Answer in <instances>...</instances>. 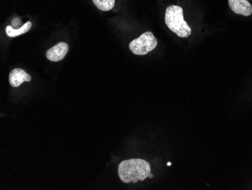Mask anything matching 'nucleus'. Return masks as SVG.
Segmentation results:
<instances>
[{"label": "nucleus", "instance_id": "1", "mask_svg": "<svg viewBox=\"0 0 252 190\" xmlns=\"http://www.w3.org/2000/svg\"><path fill=\"white\" fill-rule=\"evenodd\" d=\"M151 173L150 163L141 158L125 160L119 164V177L125 184L144 181Z\"/></svg>", "mask_w": 252, "mask_h": 190}, {"label": "nucleus", "instance_id": "2", "mask_svg": "<svg viewBox=\"0 0 252 190\" xmlns=\"http://www.w3.org/2000/svg\"><path fill=\"white\" fill-rule=\"evenodd\" d=\"M165 22L170 31L179 38H187L192 34V29L184 18V11L181 6L169 5L165 11Z\"/></svg>", "mask_w": 252, "mask_h": 190}, {"label": "nucleus", "instance_id": "3", "mask_svg": "<svg viewBox=\"0 0 252 190\" xmlns=\"http://www.w3.org/2000/svg\"><path fill=\"white\" fill-rule=\"evenodd\" d=\"M157 44L158 42L154 34L147 31L130 42L129 49L134 55H145L155 49Z\"/></svg>", "mask_w": 252, "mask_h": 190}, {"label": "nucleus", "instance_id": "4", "mask_svg": "<svg viewBox=\"0 0 252 190\" xmlns=\"http://www.w3.org/2000/svg\"><path fill=\"white\" fill-rule=\"evenodd\" d=\"M69 50L66 42H61L46 52V57L51 62H57L63 60Z\"/></svg>", "mask_w": 252, "mask_h": 190}, {"label": "nucleus", "instance_id": "5", "mask_svg": "<svg viewBox=\"0 0 252 190\" xmlns=\"http://www.w3.org/2000/svg\"><path fill=\"white\" fill-rule=\"evenodd\" d=\"M229 5L237 15L249 16L252 14V5L248 0H229Z\"/></svg>", "mask_w": 252, "mask_h": 190}, {"label": "nucleus", "instance_id": "6", "mask_svg": "<svg viewBox=\"0 0 252 190\" xmlns=\"http://www.w3.org/2000/svg\"><path fill=\"white\" fill-rule=\"evenodd\" d=\"M31 76L21 69H15L9 74V83L13 87H18L24 82H30Z\"/></svg>", "mask_w": 252, "mask_h": 190}, {"label": "nucleus", "instance_id": "7", "mask_svg": "<svg viewBox=\"0 0 252 190\" xmlns=\"http://www.w3.org/2000/svg\"><path fill=\"white\" fill-rule=\"evenodd\" d=\"M31 26H32V23L31 21H28L25 25H23V26L19 29H14L11 25H9V26L6 27L5 32H6L7 36L9 37V38H15V37L26 34L27 32L30 31Z\"/></svg>", "mask_w": 252, "mask_h": 190}, {"label": "nucleus", "instance_id": "8", "mask_svg": "<svg viewBox=\"0 0 252 190\" xmlns=\"http://www.w3.org/2000/svg\"><path fill=\"white\" fill-rule=\"evenodd\" d=\"M93 3L100 11L107 12L115 5V0H93Z\"/></svg>", "mask_w": 252, "mask_h": 190}, {"label": "nucleus", "instance_id": "9", "mask_svg": "<svg viewBox=\"0 0 252 190\" xmlns=\"http://www.w3.org/2000/svg\"><path fill=\"white\" fill-rule=\"evenodd\" d=\"M22 24H21V21L20 18H15L12 20L11 21V27L14 28V29H19L22 27Z\"/></svg>", "mask_w": 252, "mask_h": 190}, {"label": "nucleus", "instance_id": "10", "mask_svg": "<svg viewBox=\"0 0 252 190\" xmlns=\"http://www.w3.org/2000/svg\"><path fill=\"white\" fill-rule=\"evenodd\" d=\"M148 177H149V178L152 179L153 177H154V175H153V174H151H151H149Z\"/></svg>", "mask_w": 252, "mask_h": 190}, {"label": "nucleus", "instance_id": "11", "mask_svg": "<svg viewBox=\"0 0 252 190\" xmlns=\"http://www.w3.org/2000/svg\"><path fill=\"white\" fill-rule=\"evenodd\" d=\"M171 162H168L167 163V166H171Z\"/></svg>", "mask_w": 252, "mask_h": 190}]
</instances>
